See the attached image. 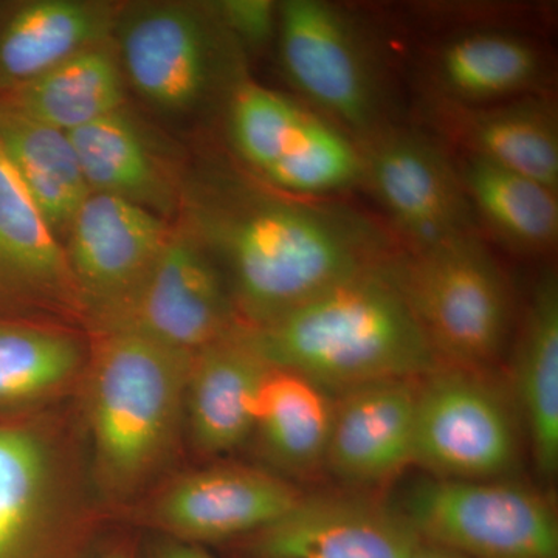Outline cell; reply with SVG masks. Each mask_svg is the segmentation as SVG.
<instances>
[{"label":"cell","mask_w":558,"mask_h":558,"mask_svg":"<svg viewBox=\"0 0 558 558\" xmlns=\"http://www.w3.org/2000/svg\"><path fill=\"white\" fill-rule=\"evenodd\" d=\"M205 245L229 269L241 322L259 328L399 250L373 222L337 207L259 197L209 218Z\"/></svg>","instance_id":"cell-1"},{"label":"cell","mask_w":558,"mask_h":558,"mask_svg":"<svg viewBox=\"0 0 558 558\" xmlns=\"http://www.w3.org/2000/svg\"><path fill=\"white\" fill-rule=\"evenodd\" d=\"M388 260L267 325L247 326L253 347L274 368L299 374L332 396L377 381L418 380L442 368Z\"/></svg>","instance_id":"cell-2"},{"label":"cell","mask_w":558,"mask_h":558,"mask_svg":"<svg viewBox=\"0 0 558 558\" xmlns=\"http://www.w3.org/2000/svg\"><path fill=\"white\" fill-rule=\"evenodd\" d=\"M191 359L134 333H98L86 418L92 472L106 497H132L171 458L185 425Z\"/></svg>","instance_id":"cell-3"},{"label":"cell","mask_w":558,"mask_h":558,"mask_svg":"<svg viewBox=\"0 0 558 558\" xmlns=\"http://www.w3.org/2000/svg\"><path fill=\"white\" fill-rule=\"evenodd\" d=\"M442 366L484 371L512 330V295L478 234L425 250H400L387 264Z\"/></svg>","instance_id":"cell-4"},{"label":"cell","mask_w":558,"mask_h":558,"mask_svg":"<svg viewBox=\"0 0 558 558\" xmlns=\"http://www.w3.org/2000/svg\"><path fill=\"white\" fill-rule=\"evenodd\" d=\"M396 509L418 539L469 558H558L556 510L508 478L421 481Z\"/></svg>","instance_id":"cell-5"},{"label":"cell","mask_w":558,"mask_h":558,"mask_svg":"<svg viewBox=\"0 0 558 558\" xmlns=\"http://www.w3.org/2000/svg\"><path fill=\"white\" fill-rule=\"evenodd\" d=\"M78 481L64 440L38 416L0 418V558H76Z\"/></svg>","instance_id":"cell-6"},{"label":"cell","mask_w":558,"mask_h":558,"mask_svg":"<svg viewBox=\"0 0 558 558\" xmlns=\"http://www.w3.org/2000/svg\"><path fill=\"white\" fill-rule=\"evenodd\" d=\"M520 453L512 398L484 371L442 366L418 379L413 465L435 478L499 480Z\"/></svg>","instance_id":"cell-7"},{"label":"cell","mask_w":558,"mask_h":558,"mask_svg":"<svg viewBox=\"0 0 558 558\" xmlns=\"http://www.w3.org/2000/svg\"><path fill=\"white\" fill-rule=\"evenodd\" d=\"M277 35L286 75L319 116L357 140L388 124L379 65L347 13L322 0H288L279 3Z\"/></svg>","instance_id":"cell-8"},{"label":"cell","mask_w":558,"mask_h":558,"mask_svg":"<svg viewBox=\"0 0 558 558\" xmlns=\"http://www.w3.org/2000/svg\"><path fill=\"white\" fill-rule=\"evenodd\" d=\"M242 325L208 248L193 230L172 229L148 277L92 328L134 333L193 357Z\"/></svg>","instance_id":"cell-9"},{"label":"cell","mask_w":558,"mask_h":558,"mask_svg":"<svg viewBox=\"0 0 558 558\" xmlns=\"http://www.w3.org/2000/svg\"><path fill=\"white\" fill-rule=\"evenodd\" d=\"M355 143L363 185L411 252L478 234L458 165L438 142L385 124Z\"/></svg>","instance_id":"cell-10"},{"label":"cell","mask_w":558,"mask_h":558,"mask_svg":"<svg viewBox=\"0 0 558 558\" xmlns=\"http://www.w3.org/2000/svg\"><path fill=\"white\" fill-rule=\"evenodd\" d=\"M117 54L123 75L154 108L190 112L220 75L222 44L233 43L211 7L138 3L119 10Z\"/></svg>","instance_id":"cell-11"},{"label":"cell","mask_w":558,"mask_h":558,"mask_svg":"<svg viewBox=\"0 0 558 558\" xmlns=\"http://www.w3.org/2000/svg\"><path fill=\"white\" fill-rule=\"evenodd\" d=\"M167 219L90 193L62 240L81 314L94 326L148 277L171 234Z\"/></svg>","instance_id":"cell-12"},{"label":"cell","mask_w":558,"mask_h":558,"mask_svg":"<svg viewBox=\"0 0 558 558\" xmlns=\"http://www.w3.org/2000/svg\"><path fill=\"white\" fill-rule=\"evenodd\" d=\"M301 494L289 481L247 465H213L172 481L150 521L175 542L202 546L250 537L288 513Z\"/></svg>","instance_id":"cell-13"},{"label":"cell","mask_w":558,"mask_h":558,"mask_svg":"<svg viewBox=\"0 0 558 558\" xmlns=\"http://www.w3.org/2000/svg\"><path fill=\"white\" fill-rule=\"evenodd\" d=\"M247 538L253 558H410L418 543L398 509L339 495H301L281 519Z\"/></svg>","instance_id":"cell-14"},{"label":"cell","mask_w":558,"mask_h":558,"mask_svg":"<svg viewBox=\"0 0 558 558\" xmlns=\"http://www.w3.org/2000/svg\"><path fill=\"white\" fill-rule=\"evenodd\" d=\"M418 380L337 396L325 468L351 486H377L413 464Z\"/></svg>","instance_id":"cell-15"},{"label":"cell","mask_w":558,"mask_h":558,"mask_svg":"<svg viewBox=\"0 0 558 558\" xmlns=\"http://www.w3.org/2000/svg\"><path fill=\"white\" fill-rule=\"evenodd\" d=\"M0 312L81 314L64 247L0 150Z\"/></svg>","instance_id":"cell-16"},{"label":"cell","mask_w":558,"mask_h":558,"mask_svg":"<svg viewBox=\"0 0 558 558\" xmlns=\"http://www.w3.org/2000/svg\"><path fill=\"white\" fill-rule=\"evenodd\" d=\"M271 366L253 347L247 326L191 359L185 425L204 457H220L252 438L260 388Z\"/></svg>","instance_id":"cell-17"},{"label":"cell","mask_w":558,"mask_h":558,"mask_svg":"<svg viewBox=\"0 0 558 558\" xmlns=\"http://www.w3.org/2000/svg\"><path fill=\"white\" fill-rule=\"evenodd\" d=\"M429 80L439 101L478 108L538 95L545 61L534 43L515 33L464 32L435 50Z\"/></svg>","instance_id":"cell-18"},{"label":"cell","mask_w":558,"mask_h":558,"mask_svg":"<svg viewBox=\"0 0 558 558\" xmlns=\"http://www.w3.org/2000/svg\"><path fill=\"white\" fill-rule=\"evenodd\" d=\"M436 117L469 156L519 172L558 193L557 109L539 95L464 108L439 101Z\"/></svg>","instance_id":"cell-19"},{"label":"cell","mask_w":558,"mask_h":558,"mask_svg":"<svg viewBox=\"0 0 558 558\" xmlns=\"http://www.w3.org/2000/svg\"><path fill=\"white\" fill-rule=\"evenodd\" d=\"M119 10L94 0H33L16 7L0 25V97L112 40Z\"/></svg>","instance_id":"cell-20"},{"label":"cell","mask_w":558,"mask_h":558,"mask_svg":"<svg viewBox=\"0 0 558 558\" xmlns=\"http://www.w3.org/2000/svg\"><path fill=\"white\" fill-rule=\"evenodd\" d=\"M512 402L526 433L538 475L558 472V278L538 279L517 337Z\"/></svg>","instance_id":"cell-21"},{"label":"cell","mask_w":558,"mask_h":558,"mask_svg":"<svg viewBox=\"0 0 558 558\" xmlns=\"http://www.w3.org/2000/svg\"><path fill=\"white\" fill-rule=\"evenodd\" d=\"M112 40L80 51L0 97V110L70 132L123 109L124 75Z\"/></svg>","instance_id":"cell-22"},{"label":"cell","mask_w":558,"mask_h":558,"mask_svg":"<svg viewBox=\"0 0 558 558\" xmlns=\"http://www.w3.org/2000/svg\"><path fill=\"white\" fill-rule=\"evenodd\" d=\"M81 172L90 193L108 194L167 218L178 193L137 123L116 110L70 132Z\"/></svg>","instance_id":"cell-23"},{"label":"cell","mask_w":558,"mask_h":558,"mask_svg":"<svg viewBox=\"0 0 558 558\" xmlns=\"http://www.w3.org/2000/svg\"><path fill=\"white\" fill-rule=\"evenodd\" d=\"M78 333L53 323L0 319V418L27 416L86 373Z\"/></svg>","instance_id":"cell-24"},{"label":"cell","mask_w":558,"mask_h":558,"mask_svg":"<svg viewBox=\"0 0 558 558\" xmlns=\"http://www.w3.org/2000/svg\"><path fill=\"white\" fill-rule=\"evenodd\" d=\"M333 402L314 381L271 366L252 433L264 459L286 475L306 476L325 468Z\"/></svg>","instance_id":"cell-25"},{"label":"cell","mask_w":558,"mask_h":558,"mask_svg":"<svg viewBox=\"0 0 558 558\" xmlns=\"http://www.w3.org/2000/svg\"><path fill=\"white\" fill-rule=\"evenodd\" d=\"M458 170L476 222L502 244L535 255L556 247L557 191L469 154Z\"/></svg>","instance_id":"cell-26"},{"label":"cell","mask_w":558,"mask_h":558,"mask_svg":"<svg viewBox=\"0 0 558 558\" xmlns=\"http://www.w3.org/2000/svg\"><path fill=\"white\" fill-rule=\"evenodd\" d=\"M0 150L62 242L90 194L69 134L0 110Z\"/></svg>","instance_id":"cell-27"},{"label":"cell","mask_w":558,"mask_h":558,"mask_svg":"<svg viewBox=\"0 0 558 558\" xmlns=\"http://www.w3.org/2000/svg\"><path fill=\"white\" fill-rule=\"evenodd\" d=\"M263 178L296 196L339 193L362 183V157L354 138L314 112L295 145Z\"/></svg>","instance_id":"cell-28"},{"label":"cell","mask_w":558,"mask_h":558,"mask_svg":"<svg viewBox=\"0 0 558 558\" xmlns=\"http://www.w3.org/2000/svg\"><path fill=\"white\" fill-rule=\"evenodd\" d=\"M315 110L252 81L234 86L230 100V135L250 167L266 174L299 138Z\"/></svg>","instance_id":"cell-29"},{"label":"cell","mask_w":558,"mask_h":558,"mask_svg":"<svg viewBox=\"0 0 558 558\" xmlns=\"http://www.w3.org/2000/svg\"><path fill=\"white\" fill-rule=\"evenodd\" d=\"M279 3L270 0H226L211 7L219 24L234 44L256 50L278 32Z\"/></svg>","instance_id":"cell-30"},{"label":"cell","mask_w":558,"mask_h":558,"mask_svg":"<svg viewBox=\"0 0 558 558\" xmlns=\"http://www.w3.org/2000/svg\"><path fill=\"white\" fill-rule=\"evenodd\" d=\"M148 558H213L207 550L197 545L175 542L167 538L160 543Z\"/></svg>","instance_id":"cell-31"},{"label":"cell","mask_w":558,"mask_h":558,"mask_svg":"<svg viewBox=\"0 0 558 558\" xmlns=\"http://www.w3.org/2000/svg\"><path fill=\"white\" fill-rule=\"evenodd\" d=\"M410 558H469L462 554L454 553V550L444 548V546L433 545V543L422 542L418 539L414 546L413 553Z\"/></svg>","instance_id":"cell-32"},{"label":"cell","mask_w":558,"mask_h":558,"mask_svg":"<svg viewBox=\"0 0 558 558\" xmlns=\"http://www.w3.org/2000/svg\"><path fill=\"white\" fill-rule=\"evenodd\" d=\"M98 558H137V556H135V549L132 548L130 543H121V545L105 550Z\"/></svg>","instance_id":"cell-33"}]
</instances>
